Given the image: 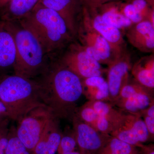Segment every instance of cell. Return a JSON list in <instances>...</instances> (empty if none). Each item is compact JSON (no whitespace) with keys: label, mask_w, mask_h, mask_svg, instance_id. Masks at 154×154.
I'll use <instances>...</instances> for the list:
<instances>
[{"label":"cell","mask_w":154,"mask_h":154,"mask_svg":"<svg viewBox=\"0 0 154 154\" xmlns=\"http://www.w3.org/2000/svg\"><path fill=\"white\" fill-rule=\"evenodd\" d=\"M107 1H111V0H92L91 2L93 3V5H98L99 4H101Z\"/></svg>","instance_id":"e575fe53"},{"label":"cell","mask_w":154,"mask_h":154,"mask_svg":"<svg viewBox=\"0 0 154 154\" xmlns=\"http://www.w3.org/2000/svg\"><path fill=\"white\" fill-rule=\"evenodd\" d=\"M5 154H31L17 137L14 127L9 129L8 142Z\"/></svg>","instance_id":"603a6c76"},{"label":"cell","mask_w":154,"mask_h":154,"mask_svg":"<svg viewBox=\"0 0 154 154\" xmlns=\"http://www.w3.org/2000/svg\"><path fill=\"white\" fill-rule=\"evenodd\" d=\"M96 154H140L139 149L111 136L107 143Z\"/></svg>","instance_id":"44dd1931"},{"label":"cell","mask_w":154,"mask_h":154,"mask_svg":"<svg viewBox=\"0 0 154 154\" xmlns=\"http://www.w3.org/2000/svg\"><path fill=\"white\" fill-rule=\"evenodd\" d=\"M83 94L89 101L109 102V91L107 81L102 76L82 80Z\"/></svg>","instance_id":"ac0fdd59"},{"label":"cell","mask_w":154,"mask_h":154,"mask_svg":"<svg viewBox=\"0 0 154 154\" xmlns=\"http://www.w3.org/2000/svg\"><path fill=\"white\" fill-rule=\"evenodd\" d=\"M63 154H81L79 152H76L75 151H73L69 152L66 153H64Z\"/></svg>","instance_id":"d590c367"},{"label":"cell","mask_w":154,"mask_h":154,"mask_svg":"<svg viewBox=\"0 0 154 154\" xmlns=\"http://www.w3.org/2000/svg\"><path fill=\"white\" fill-rule=\"evenodd\" d=\"M140 154H154V145L153 144L145 145L142 144L138 147Z\"/></svg>","instance_id":"d6a6232c"},{"label":"cell","mask_w":154,"mask_h":154,"mask_svg":"<svg viewBox=\"0 0 154 154\" xmlns=\"http://www.w3.org/2000/svg\"><path fill=\"white\" fill-rule=\"evenodd\" d=\"M39 4L57 12L66 22L72 36L75 37L78 35L76 0H41Z\"/></svg>","instance_id":"5bb4252c"},{"label":"cell","mask_w":154,"mask_h":154,"mask_svg":"<svg viewBox=\"0 0 154 154\" xmlns=\"http://www.w3.org/2000/svg\"><path fill=\"white\" fill-rule=\"evenodd\" d=\"M18 22L37 38L48 57L61 51L73 39L62 17L40 4Z\"/></svg>","instance_id":"7a4b0ae2"},{"label":"cell","mask_w":154,"mask_h":154,"mask_svg":"<svg viewBox=\"0 0 154 154\" xmlns=\"http://www.w3.org/2000/svg\"><path fill=\"white\" fill-rule=\"evenodd\" d=\"M5 121H6V120H5ZM5 121H3L2 122H0V132H1V128H2V125L3 122H4Z\"/></svg>","instance_id":"8d00e7d4"},{"label":"cell","mask_w":154,"mask_h":154,"mask_svg":"<svg viewBox=\"0 0 154 154\" xmlns=\"http://www.w3.org/2000/svg\"><path fill=\"white\" fill-rule=\"evenodd\" d=\"M83 22L107 40L117 58L125 53V42L121 30L105 22L100 14L93 15L92 18L86 16Z\"/></svg>","instance_id":"8fae6325"},{"label":"cell","mask_w":154,"mask_h":154,"mask_svg":"<svg viewBox=\"0 0 154 154\" xmlns=\"http://www.w3.org/2000/svg\"><path fill=\"white\" fill-rule=\"evenodd\" d=\"M146 91H149L143 86L141 85L135 81L133 82H131L129 80L128 82L122 88L118 99L115 102L119 100H124L136 94Z\"/></svg>","instance_id":"d4e9b609"},{"label":"cell","mask_w":154,"mask_h":154,"mask_svg":"<svg viewBox=\"0 0 154 154\" xmlns=\"http://www.w3.org/2000/svg\"><path fill=\"white\" fill-rule=\"evenodd\" d=\"M39 90L35 79L15 74L0 77V100L7 108L11 120L19 121L33 108L45 106L40 99Z\"/></svg>","instance_id":"277c9868"},{"label":"cell","mask_w":154,"mask_h":154,"mask_svg":"<svg viewBox=\"0 0 154 154\" xmlns=\"http://www.w3.org/2000/svg\"><path fill=\"white\" fill-rule=\"evenodd\" d=\"M131 4L135 9L143 17L145 20L146 19L148 15L152 10L149 9V5L147 0H133Z\"/></svg>","instance_id":"4dcf8cb0"},{"label":"cell","mask_w":154,"mask_h":154,"mask_svg":"<svg viewBox=\"0 0 154 154\" xmlns=\"http://www.w3.org/2000/svg\"><path fill=\"white\" fill-rule=\"evenodd\" d=\"M76 141L73 131L70 134H63L58 148V154H63L75 151Z\"/></svg>","instance_id":"484cf974"},{"label":"cell","mask_w":154,"mask_h":154,"mask_svg":"<svg viewBox=\"0 0 154 154\" xmlns=\"http://www.w3.org/2000/svg\"><path fill=\"white\" fill-rule=\"evenodd\" d=\"M131 70L137 82L149 91L154 92L153 55L141 59L134 65Z\"/></svg>","instance_id":"e0dca14e"},{"label":"cell","mask_w":154,"mask_h":154,"mask_svg":"<svg viewBox=\"0 0 154 154\" xmlns=\"http://www.w3.org/2000/svg\"><path fill=\"white\" fill-rule=\"evenodd\" d=\"M40 2L41 0H12L3 11L2 20L18 22L31 13Z\"/></svg>","instance_id":"d6986e66"},{"label":"cell","mask_w":154,"mask_h":154,"mask_svg":"<svg viewBox=\"0 0 154 154\" xmlns=\"http://www.w3.org/2000/svg\"><path fill=\"white\" fill-rule=\"evenodd\" d=\"M16 48L14 37L5 21H0V72L14 69Z\"/></svg>","instance_id":"9a60e30c"},{"label":"cell","mask_w":154,"mask_h":154,"mask_svg":"<svg viewBox=\"0 0 154 154\" xmlns=\"http://www.w3.org/2000/svg\"><path fill=\"white\" fill-rule=\"evenodd\" d=\"M103 19L119 30H127L134 25L115 7H108L100 14Z\"/></svg>","instance_id":"7402d4cb"},{"label":"cell","mask_w":154,"mask_h":154,"mask_svg":"<svg viewBox=\"0 0 154 154\" xmlns=\"http://www.w3.org/2000/svg\"><path fill=\"white\" fill-rule=\"evenodd\" d=\"M62 135L59 119L53 116L46 124L32 154H55Z\"/></svg>","instance_id":"4fadbf2b"},{"label":"cell","mask_w":154,"mask_h":154,"mask_svg":"<svg viewBox=\"0 0 154 154\" xmlns=\"http://www.w3.org/2000/svg\"><path fill=\"white\" fill-rule=\"evenodd\" d=\"M126 36L129 43L142 52H154V26L148 20L134 24L128 29Z\"/></svg>","instance_id":"7c38bea8"},{"label":"cell","mask_w":154,"mask_h":154,"mask_svg":"<svg viewBox=\"0 0 154 154\" xmlns=\"http://www.w3.org/2000/svg\"><path fill=\"white\" fill-rule=\"evenodd\" d=\"M154 103L153 92L139 93L124 100L116 101L113 105L125 113L140 115L143 110Z\"/></svg>","instance_id":"2e32d148"},{"label":"cell","mask_w":154,"mask_h":154,"mask_svg":"<svg viewBox=\"0 0 154 154\" xmlns=\"http://www.w3.org/2000/svg\"><path fill=\"white\" fill-rule=\"evenodd\" d=\"M75 115L82 121L95 128L98 115L90 101L77 107Z\"/></svg>","instance_id":"cb8c5ba5"},{"label":"cell","mask_w":154,"mask_h":154,"mask_svg":"<svg viewBox=\"0 0 154 154\" xmlns=\"http://www.w3.org/2000/svg\"><path fill=\"white\" fill-rule=\"evenodd\" d=\"M35 79L42 102L55 117L72 121L83 95L82 80L57 61L51 63Z\"/></svg>","instance_id":"6da1fadb"},{"label":"cell","mask_w":154,"mask_h":154,"mask_svg":"<svg viewBox=\"0 0 154 154\" xmlns=\"http://www.w3.org/2000/svg\"><path fill=\"white\" fill-rule=\"evenodd\" d=\"M73 132L81 154H96L111 137L82 121L75 115L72 121Z\"/></svg>","instance_id":"ba28073f"},{"label":"cell","mask_w":154,"mask_h":154,"mask_svg":"<svg viewBox=\"0 0 154 154\" xmlns=\"http://www.w3.org/2000/svg\"><path fill=\"white\" fill-rule=\"evenodd\" d=\"M70 44L58 62L74 73L82 80L102 76L105 70L101 64L91 57L82 45L77 43Z\"/></svg>","instance_id":"8992f818"},{"label":"cell","mask_w":154,"mask_h":154,"mask_svg":"<svg viewBox=\"0 0 154 154\" xmlns=\"http://www.w3.org/2000/svg\"><path fill=\"white\" fill-rule=\"evenodd\" d=\"M11 119L10 114L5 105L0 100V122Z\"/></svg>","instance_id":"1f68e13d"},{"label":"cell","mask_w":154,"mask_h":154,"mask_svg":"<svg viewBox=\"0 0 154 154\" xmlns=\"http://www.w3.org/2000/svg\"><path fill=\"white\" fill-rule=\"evenodd\" d=\"M120 11L134 24L139 23L145 20L142 15L135 9L131 3L125 5Z\"/></svg>","instance_id":"83f0119b"},{"label":"cell","mask_w":154,"mask_h":154,"mask_svg":"<svg viewBox=\"0 0 154 154\" xmlns=\"http://www.w3.org/2000/svg\"><path fill=\"white\" fill-rule=\"evenodd\" d=\"M95 128L97 131L103 134L110 135L113 129V126L105 117L98 115Z\"/></svg>","instance_id":"f1b7e54d"},{"label":"cell","mask_w":154,"mask_h":154,"mask_svg":"<svg viewBox=\"0 0 154 154\" xmlns=\"http://www.w3.org/2000/svg\"><path fill=\"white\" fill-rule=\"evenodd\" d=\"M110 135L138 148L149 141L147 129L140 116L124 113Z\"/></svg>","instance_id":"52a82bcc"},{"label":"cell","mask_w":154,"mask_h":154,"mask_svg":"<svg viewBox=\"0 0 154 154\" xmlns=\"http://www.w3.org/2000/svg\"><path fill=\"white\" fill-rule=\"evenodd\" d=\"M8 121L6 120L2 125L0 132V154H5L6 149L8 142L9 129L8 128Z\"/></svg>","instance_id":"f546056e"},{"label":"cell","mask_w":154,"mask_h":154,"mask_svg":"<svg viewBox=\"0 0 154 154\" xmlns=\"http://www.w3.org/2000/svg\"><path fill=\"white\" fill-rule=\"evenodd\" d=\"M107 81L109 102L113 105L118 99L122 87L129 81V73L132 66L128 56L125 53L108 65Z\"/></svg>","instance_id":"30bf717a"},{"label":"cell","mask_w":154,"mask_h":154,"mask_svg":"<svg viewBox=\"0 0 154 154\" xmlns=\"http://www.w3.org/2000/svg\"><path fill=\"white\" fill-rule=\"evenodd\" d=\"M53 116L47 107L41 106L33 108L18 121L17 137L30 154L33 153L46 124Z\"/></svg>","instance_id":"5b68a950"},{"label":"cell","mask_w":154,"mask_h":154,"mask_svg":"<svg viewBox=\"0 0 154 154\" xmlns=\"http://www.w3.org/2000/svg\"><path fill=\"white\" fill-rule=\"evenodd\" d=\"M89 101L98 115L101 116L106 118L113 125V128L119 122L124 115V112L116 109L115 106L110 102L101 101Z\"/></svg>","instance_id":"ffe728a7"},{"label":"cell","mask_w":154,"mask_h":154,"mask_svg":"<svg viewBox=\"0 0 154 154\" xmlns=\"http://www.w3.org/2000/svg\"><path fill=\"white\" fill-rule=\"evenodd\" d=\"M16 48L14 74L34 79L43 73L49 63V57L37 38L18 22H6Z\"/></svg>","instance_id":"3957f363"},{"label":"cell","mask_w":154,"mask_h":154,"mask_svg":"<svg viewBox=\"0 0 154 154\" xmlns=\"http://www.w3.org/2000/svg\"><path fill=\"white\" fill-rule=\"evenodd\" d=\"M78 34L82 45L91 49L93 58L101 64L109 65L117 58L107 40L85 22L79 26Z\"/></svg>","instance_id":"9c48e42d"},{"label":"cell","mask_w":154,"mask_h":154,"mask_svg":"<svg viewBox=\"0 0 154 154\" xmlns=\"http://www.w3.org/2000/svg\"><path fill=\"white\" fill-rule=\"evenodd\" d=\"M143 119L148 131L149 141L154 139V103L140 114Z\"/></svg>","instance_id":"4316f807"},{"label":"cell","mask_w":154,"mask_h":154,"mask_svg":"<svg viewBox=\"0 0 154 154\" xmlns=\"http://www.w3.org/2000/svg\"><path fill=\"white\" fill-rule=\"evenodd\" d=\"M12 0H0V10L3 11L7 8Z\"/></svg>","instance_id":"836d02e7"}]
</instances>
